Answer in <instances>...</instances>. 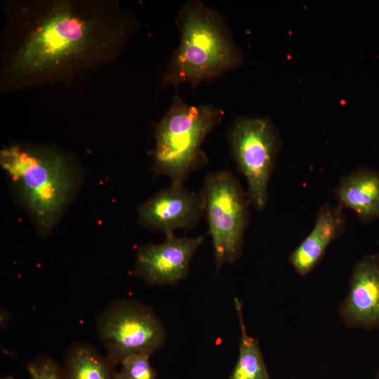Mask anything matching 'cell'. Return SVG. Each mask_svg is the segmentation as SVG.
Masks as SVG:
<instances>
[{
	"mask_svg": "<svg viewBox=\"0 0 379 379\" xmlns=\"http://www.w3.org/2000/svg\"><path fill=\"white\" fill-rule=\"evenodd\" d=\"M88 15L69 4L49 8L27 33L14 69L25 76L48 77L88 63L106 43Z\"/></svg>",
	"mask_w": 379,
	"mask_h": 379,
	"instance_id": "6da1fadb",
	"label": "cell"
},
{
	"mask_svg": "<svg viewBox=\"0 0 379 379\" xmlns=\"http://www.w3.org/2000/svg\"><path fill=\"white\" fill-rule=\"evenodd\" d=\"M30 379H65L62 368L47 356H40L26 366Z\"/></svg>",
	"mask_w": 379,
	"mask_h": 379,
	"instance_id": "2e32d148",
	"label": "cell"
},
{
	"mask_svg": "<svg viewBox=\"0 0 379 379\" xmlns=\"http://www.w3.org/2000/svg\"><path fill=\"white\" fill-rule=\"evenodd\" d=\"M228 141L237 167L246 179L249 202L261 211L269 200L268 185L280 149L279 132L268 117H238L228 131Z\"/></svg>",
	"mask_w": 379,
	"mask_h": 379,
	"instance_id": "52a82bcc",
	"label": "cell"
},
{
	"mask_svg": "<svg viewBox=\"0 0 379 379\" xmlns=\"http://www.w3.org/2000/svg\"><path fill=\"white\" fill-rule=\"evenodd\" d=\"M338 313L347 328L379 329V253L354 264Z\"/></svg>",
	"mask_w": 379,
	"mask_h": 379,
	"instance_id": "30bf717a",
	"label": "cell"
},
{
	"mask_svg": "<svg viewBox=\"0 0 379 379\" xmlns=\"http://www.w3.org/2000/svg\"><path fill=\"white\" fill-rule=\"evenodd\" d=\"M234 302L241 333L238 359L227 379H270L259 342L248 334L243 317L242 303L237 298H234Z\"/></svg>",
	"mask_w": 379,
	"mask_h": 379,
	"instance_id": "5bb4252c",
	"label": "cell"
},
{
	"mask_svg": "<svg viewBox=\"0 0 379 379\" xmlns=\"http://www.w3.org/2000/svg\"><path fill=\"white\" fill-rule=\"evenodd\" d=\"M205 216L212 239L216 270L237 261L242 253L248 225V201L237 179L229 171L210 173L204 178Z\"/></svg>",
	"mask_w": 379,
	"mask_h": 379,
	"instance_id": "5b68a950",
	"label": "cell"
},
{
	"mask_svg": "<svg viewBox=\"0 0 379 379\" xmlns=\"http://www.w3.org/2000/svg\"><path fill=\"white\" fill-rule=\"evenodd\" d=\"M146 354H133L122 360L115 379H157V373Z\"/></svg>",
	"mask_w": 379,
	"mask_h": 379,
	"instance_id": "9a60e30c",
	"label": "cell"
},
{
	"mask_svg": "<svg viewBox=\"0 0 379 379\" xmlns=\"http://www.w3.org/2000/svg\"><path fill=\"white\" fill-rule=\"evenodd\" d=\"M223 117V110L212 105H188L176 88L170 107L155 129L154 174L167 176L171 185H183L190 172L207 164L201 146Z\"/></svg>",
	"mask_w": 379,
	"mask_h": 379,
	"instance_id": "277c9868",
	"label": "cell"
},
{
	"mask_svg": "<svg viewBox=\"0 0 379 379\" xmlns=\"http://www.w3.org/2000/svg\"><path fill=\"white\" fill-rule=\"evenodd\" d=\"M2 168L42 232H47L66 205L74 185V172L58 154L10 146L1 150Z\"/></svg>",
	"mask_w": 379,
	"mask_h": 379,
	"instance_id": "3957f363",
	"label": "cell"
},
{
	"mask_svg": "<svg viewBox=\"0 0 379 379\" xmlns=\"http://www.w3.org/2000/svg\"><path fill=\"white\" fill-rule=\"evenodd\" d=\"M205 208L203 189L193 191L183 185H171L139 206L138 221L144 227L165 234L178 229L191 230L205 216Z\"/></svg>",
	"mask_w": 379,
	"mask_h": 379,
	"instance_id": "9c48e42d",
	"label": "cell"
},
{
	"mask_svg": "<svg viewBox=\"0 0 379 379\" xmlns=\"http://www.w3.org/2000/svg\"><path fill=\"white\" fill-rule=\"evenodd\" d=\"M1 379H15L12 375H7L6 377L1 378Z\"/></svg>",
	"mask_w": 379,
	"mask_h": 379,
	"instance_id": "e0dca14e",
	"label": "cell"
},
{
	"mask_svg": "<svg viewBox=\"0 0 379 379\" xmlns=\"http://www.w3.org/2000/svg\"><path fill=\"white\" fill-rule=\"evenodd\" d=\"M98 335L107 359L115 366L133 354L149 356L166 340V329L154 310L131 300L111 302L98 315Z\"/></svg>",
	"mask_w": 379,
	"mask_h": 379,
	"instance_id": "8992f818",
	"label": "cell"
},
{
	"mask_svg": "<svg viewBox=\"0 0 379 379\" xmlns=\"http://www.w3.org/2000/svg\"><path fill=\"white\" fill-rule=\"evenodd\" d=\"M345 223L343 209L338 206L325 204L320 208L313 229L288 258L299 275L305 276L315 268L331 243L343 233Z\"/></svg>",
	"mask_w": 379,
	"mask_h": 379,
	"instance_id": "8fae6325",
	"label": "cell"
},
{
	"mask_svg": "<svg viewBox=\"0 0 379 379\" xmlns=\"http://www.w3.org/2000/svg\"><path fill=\"white\" fill-rule=\"evenodd\" d=\"M175 25L180 44L163 77V85L198 86L242 65L225 18L200 1L189 0L179 10Z\"/></svg>",
	"mask_w": 379,
	"mask_h": 379,
	"instance_id": "7a4b0ae2",
	"label": "cell"
},
{
	"mask_svg": "<svg viewBox=\"0 0 379 379\" xmlns=\"http://www.w3.org/2000/svg\"><path fill=\"white\" fill-rule=\"evenodd\" d=\"M338 206L352 210L364 222L379 218V173L359 168L344 175L335 189Z\"/></svg>",
	"mask_w": 379,
	"mask_h": 379,
	"instance_id": "7c38bea8",
	"label": "cell"
},
{
	"mask_svg": "<svg viewBox=\"0 0 379 379\" xmlns=\"http://www.w3.org/2000/svg\"><path fill=\"white\" fill-rule=\"evenodd\" d=\"M375 379H379V369L376 372Z\"/></svg>",
	"mask_w": 379,
	"mask_h": 379,
	"instance_id": "ac0fdd59",
	"label": "cell"
},
{
	"mask_svg": "<svg viewBox=\"0 0 379 379\" xmlns=\"http://www.w3.org/2000/svg\"><path fill=\"white\" fill-rule=\"evenodd\" d=\"M165 236L162 243L145 245L137 251L132 274L150 286H171L183 280L204 239V235L178 237L174 232Z\"/></svg>",
	"mask_w": 379,
	"mask_h": 379,
	"instance_id": "ba28073f",
	"label": "cell"
},
{
	"mask_svg": "<svg viewBox=\"0 0 379 379\" xmlns=\"http://www.w3.org/2000/svg\"><path fill=\"white\" fill-rule=\"evenodd\" d=\"M65 379H115L116 366L93 346L73 343L66 351Z\"/></svg>",
	"mask_w": 379,
	"mask_h": 379,
	"instance_id": "4fadbf2b",
	"label": "cell"
}]
</instances>
